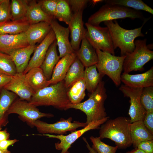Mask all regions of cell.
Here are the masks:
<instances>
[{"label": "cell", "instance_id": "1", "mask_svg": "<svg viewBox=\"0 0 153 153\" xmlns=\"http://www.w3.org/2000/svg\"><path fill=\"white\" fill-rule=\"evenodd\" d=\"M107 97L105 83L102 80L95 91L90 94L87 100L77 104L70 103L67 106L66 110L74 109L84 112L86 115V122L88 124L92 122L101 120L107 116L104 107Z\"/></svg>", "mask_w": 153, "mask_h": 153}, {"label": "cell", "instance_id": "2", "mask_svg": "<svg viewBox=\"0 0 153 153\" xmlns=\"http://www.w3.org/2000/svg\"><path fill=\"white\" fill-rule=\"evenodd\" d=\"M68 90L63 80L37 92L29 102L36 107L51 106L65 110L67 106L71 103L67 95Z\"/></svg>", "mask_w": 153, "mask_h": 153}, {"label": "cell", "instance_id": "3", "mask_svg": "<svg viewBox=\"0 0 153 153\" xmlns=\"http://www.w3.org/2000/svg\"><path fill=\"white\" fill-rule=\"evenodd\" d=\"M130 120L120 116L108 119L100 128L99 136L101 139H109L114 142L119 149H125L132 144L130 132Z\"/></svg>", "mask_w": 153, "mask_h": 153}, {"label": "cell", "instance_id": "4", "mask_svg": "<svg viewBox=\"0 0 153 153\" xmlns=\"http://www.w3.org/2000/svg\"><path fill=\"white\" fill-rule=\"evenodd\" d=\"M148 20V19H145L141 27L131 30L122 27L116 20L104 22L109 29L115 49L118 47L120 49L121 56H126L131 53L135 47V38L144 36L142 29Z\"/></svg>", "mask_w": 153, "mask_h": 153}, {"label": "cell", "instance_id": "5", "mask_svg": "<svg viewBox=\"0 0 153 153\" xmlns=\"http://www.w3.org/2000/svg\"><path fill=\"white\" fill-rule=\"evenodd\" d=\"M127 18L132 20L139 19L143 20L145 19L139 10L118 5L105 3L89 17L87 22L98 26L103 22Z\"/></svg>", "mask_w": 153, "mask_h": 153}, {"label": "cell", "instance_id": "6", "mask_svg": "<svg viewBox=\"0 0 153 153\" xmlns=\"http://www.w3.org/2000/svg\"><path fill=\"white\" fill-rule=\"evenodd\" d=\"M95 50L98 58V62L96 64L98 72L103 76H107L116 86H120L126 56H116L99 50Z\"/></svg>", "mask_w": 153, "mask_h": 153}, {"label": "cell", "instance_id": "7", "mask_svg": "<svg viewBox=\"0 0 153 153\" xmlns=\"http://www.w3.org/2000/svg\"><path fill=\"white\" fill-rule=\"evenodd\" d=\"M146 41V39L135 40L134 49L126 56L124 60L123 73L143 70L145 64L153 59V51L148 48Z\"/></svg>", "mask_w": 153, "mask_h": 153}, {"label": "cell", "instance_id": "8", "mask_svg": "<svg viewBox=\"0 0 153 153\" xmlns=\"http://www.w3.org/2000/svg\"><path fill=\"white\" fill-rule=\"evenodd\" d=\"M85 38L95 50L114 55L115 49L109 29L107 27L92 25L88 22Z\"/></svg>", "mask_w": 153, "mask_h": 153}, {"label": "cell", "instance_id": "9", "mask_svg": "<svg viewBox=\"0 0 153 153\" xmlns=\"http://www.w3.org/2000/svg\"><path fill=\"white\" fill-rule=\"evenodd\" d=\"M73 118L69 117L67 119L61 118L59 120L53 124H49L38 120L34 122L33 126H35L38 132L42 134H49L64 135L67 131L76 130L80 127H84L88 124L86 122L78 121L72 122Z\"/></svg>", "mask_w": 153, "mask_h": 153}, {"label": "cell", "instance_id": "10", "mask_svg": "<svg viewBox=\"0 0 153 153\" xmlns=\"http://www.w3.org/2000/svg\"><path fill=\"white\" fill-rule=\"evenodd\" d=\"M11 114H18L22 119L31 126L35 121L43 117L51 118L54 115L51 113L40 112L35 106L29 102L16 99L12 104L8 111V115Z\"/></svg>", "mask_w": 153, "mask_h": 153}, {"label": "cell", "instance_id": "11", "mask_svg": "<svg viewBox=\"0 0 153 153\" xmlns=\"http://www.w3.org/2000/svg\"><path fill=\"white\" fill-rule=\"evenodd\" d=\"M109 118V116L100 120L95 121L88 124L81 129L75 130L67 135H55L49 134L39 135L47 137L49 138L58 139L60 142L55 143L56 149L61 150V153H69L68 151L71 145L78 138L88 131L98 129L100 126L105 122Z\"/></svg>", "mask_w": 153, "mask_h": 153}, {"label": "cell", "instance_id": "12", "mask_svg": "<svg viewBox=\"0 0 153 153\" xmlns=\"http://www.w3.org/2000/svg\"><path fill=\"white\" fill-rule=\"evenodd\" d=\"M143 88L130 87L124 84H122L119 88L124 97L130 98L128 114L130 117L131 123L137 121H143L146 115V111L140 101Z\"/></svg>", "mask_w": 153, "mask_h": 153}, {"label": "cell", "instance_id": "13", "mask_svg": "<svg viewBox=\"0 0 153 153\" xmlns=\"http://www.w3.org/2000/svg\"><path fill=\"white\" fill-rule=\"evenodd\" d=\"M3 88L15 94L20 100L28 102L35 93L27 82L23 73H17Z\"/></svg>", "mask_w": 153, "mask_h": 153}, {"label": "cell", "instance_id": "14", "mask_svg": "<svg viewBox=\"0 0 153 153\" xmlns=\"http://www.w3.org/2000/svg\"><path fill=\"white\" fill-rule=\"evenodd\" d=\"M50 23L55 36L60 58L66 55L75 52L72 48L69 40L70 32L68 27L62 26L55 19Z\"/></svg>", "mask_w": 153, "mask_h": 153}, {"label": "cell", "instance_id": "15", "mask_svg": "<svg viewBox=\"0 0 153 153\" xmlns=\"http://www.w3.org/2000/svg\"><path fill=\"white\" fill-rule=\"evenodd\" d=\"M83 12L82 11L73 13L68 25L70 33V43L75 52L79 48L81 42L85 38L86 31L82 20Z\"/></svg>", "mask_w": 153, "mask_h": 153}, {"label": "cell", "instance_id": "16", "mask_svg": "<svg viewBox=\"0 0 153 153\" xmlns=\"http://www.w3.org/2000/svg\"><path fill=\"white\" fill-rule=\"evenodd\" d=\"M55 39L54 33L52 29L45 39L36 46L33 55L30 59L27 67L23 73L24 74H25L32 68L40 67L48 48Z\"/></svg>", "mask_w": 153, "mask_h": 153}, {"label": "cell", "instance_id": "17", "mask_svg": "<svg viewBox=\"0 0 153 153\" xmlns=\"http://www.w3.org/2000/svg\"><path fill=\"white\" fill-rule=\"evenodd\" d=\"M29 45L25 32L15 35H0V52L9 55L15 51Z\"/></svg>", "mask_w": 153, "mask_h": 153}, {"label": "cell", "instance_id": "18", "mask_svg": "<svg viewBox=\"0 0 153 153\" xmlns=\"http://www.w3.org/2000/svg\"><path fill=\"white\" fill-rule=\"evenodd\" d=\"M121 80L124 85L130 87L143 88L153 86V67L140 74L131 75L123 73Z\"/></svg>", "mask_w": 153, "mask_h": 153}, {"label": "cell", "instance_id": "19", "mask_svg": "<svg viewBox=\"0 0 153 153\" xmlns=\"http://www.w3.org/2000/svg\"><path fill=\"white\" fill-rule=\"evenodd\" d=\"M76 57L75 52L60 59L54 69L51 78L48 81V86L63 80L69 68Z\"/></svg>", "mask_w": 153, "mask_h": 153}, {"label": "cell", "instance_id": "20", "mask_svg": "<svg viewBox=\"0 0 153 153\" xmlns=\"http://www.w3.org/2000/svg\"><path fill=\"white\" fill-rule=\"evenodd\" d=\"M52 28L50 23L41 22L30 25L25 32L29 45L41 42L49 33Z\"/></svg>", "mask_w": 153, "mask_h": 153}, {"label": "cell", "instance_id": "21", "mask_svg": "<svg viewBox=\"0 0 153 153\" xmlns=\"http://www.w3.org/2000/svg\"><path fill=\"white\" fill-rule=\"evenodd\" d=\"M36 46V45H29L15 51L9 55L15 65L17 73L24 72Z\"/></svg>", "mask_w": 153, "mask_h": 153}, {"label": "cell", "instance_id": "22", "mask_svg": "<svg viewBox=\"0 0 153 153\" xmlns=\"http://www.w3.org/2000/svg\"><path fill=\"white\" fill-rule=\"evenodd\" d=\"M81 43L80 47L75 52L76 57L85 67L96 65L98 58L95 50L85 38Z\"/></svg>", "mask_w": 153, "mask_h": 153}, {"label": "cell", "instance_id": "23", "mask_svg": "<svg viewBox=\"0 0 153 153\" xmlns=\"http://www.w3.org/2000/svg\"><path fill=\"white\" fill-rule=\"evenodd\" d=\"M130 132L132 144L134 148H137L141 142L153 139V135L145 126L143 120L131 123Z\"/></svg>", "mask_w": 153, "mask_h": 153}, {"label": "cell", "instance_id": "24", "mask_svg": "<svg viewBox=\"0 0 153 153\" xmlns=\"http://www.w3.org/2000/svg\"><path fill=\"white\" fill-rule=\"evenodd\" d=\"M26 19L31 24L41 22L50 23L55 19L45 13L41 9L37 1L29 0V6Z\"/></svg>", "mask_w": 153, "mask_h": 153}, {"label": "cell", "instance_id": "25", "mask_svg": "<svg viewBox=\"0 0 153 153\" xmlns=\"http://www.w3.org/2000/svg\"><path fill=\"white\" fill-rule=\"evenodd\" d=\"M57 46L55 39L48 48L40 67L48 80L51 78L54 69L60 59L58 53Z\"/></svg>", "mask_w": 153, "mask_h": 153}, {"label": "cell", "instance_id": "26", "mask_svg": "<svg viewBox=\"0 0 153 153\" xmlns=\"http://www.w3.org/2000/svg\"><path fill=\"white\" fill-rule=\"evenodd\" d=\"M17 95L4 88L0 94V130L8 122L7 111L16 99Z\"/></svg>", "mask_w": 153, "mask_h": 153}, {"label": "cell", "instance_id": "27", "mask_svg": "<svg viewBox=\"0 0 153 153\" xmlns=\"http://www.w3.org/2000/svg\"><path fill=\"white\" fill-rule=\"evenodd\" d=\"M25 75L27 82L35 93L48 86V80L40 67L31 69Z\"/></svg>", "mask_w": 153, "mask_h": 153}, {"label": "cell", "instance_id": "28", "mask_svg": "<svg viewBox=\"0 0 153 153\" xmlns=\"http://www.w3.org/2000/svg\"><path fill=\"white\" fill-rule=\"evenodd\" d=\"M84 66L76 57L69 68L63 80L65 86L69 88L74 83L83 78Z\"/></svg>", "mask_w": 153, "mask_h": 153}, {"label": "cell", "instance_id": "29", "mask_svg": "<svg viewBox=\"0 0 153 153\" xmlns=\"http://www.w3.org/2000/svg\"><path fill=\"white\" fill-rule=\"evenodd\" d=\"M30 24L26 19L0 24V35H15L25 32Z\"/></svg>", "mask_w": 153, "mask_h": 153}, {"label": "cell", "instance_id": "30", "mask_svg": "<svg viewBox=\"0 0 153 153\" xmlns=\"http://www.w3.org/2000/svg\"><path fill=\"white\" fill-rule=\"evenodd\" d=\"M103 76L97 71L96 65L86 67L83 79L88 92L91 94L95 91Z\"/></svg>", "mask_w": 153, "mask_h": 153}, {"label": "cell", "instance_id": "31", "mask_svg": "<svg viewBox=\"0 0 153 153\" xmlns=\"http://www.w3.org/2000/svg\"><path fill=\"white\" fill-rule=\"evenodd\" d=\"M86 89L83 78L74 83L67 92V95L70 103L76 104L81 103L85 96Z\"/></svg>", "mask_w": 153, "mask_h": 153}, {"label": "cell", "instance_id": "32", "mask_svg": "<svg viewBox=\"0 0 153 153\" xmlns=\"http://www.w3.org/2000/svg\"><path fill=\"white\" fill-rule=\"evenodd\" d=\"M29 0H12L10 1L11 20L26 19L29 6Z\"/></svg>", "mask_w": 153, "mask_h": 153}, {"label": "cell", "instance_id": "33", "mask_svg": "<svg viewBox=\"0 0 153 153\" xmlns=\"http://www.w3.org/2000/svg\"><path fill=\"white\" fill-rule=\"evenodd\" d=\"M106 3L116 5L137 10H142L153 14V9L141 0H106Z\"/></svg>", "mask_w": 153, "mask_h": 153}, {"label": "cell", "instance_id": "34", "mask_svg": "<svg viewBox=\"0 0 153 153\" xmlns=\"http://www.w3.org/2000/svg\"><path fill=\"white\" fill-rule=\"evenodd\" d=\"M73 14L66 0H58L54 16L55 19L68 25Z\"/></svg>", "mask_w": 153, "mask_h": 153}, {"label": "cell", "instance_id": "35", "mask_svg": "<svg viewBox=\"0 0 153 153\" xmlns=\"http://www.w3.org/2000/svg\"><path fill=\"white\" fill-rule=\"evenodd\" d=\"M0 73L13 76L17 73L11 56L0 52Z\"/></svg>", "mask_w": 153, "mask_h": 153}, {"label": "cell", "instance_id": "36", "mask_svg": "<svg viewBox=\"0 0 153 153\" xmlns=\"http://www.w3.org/2000/svg\"><path fill=\"white\" fill-rule=\"evenodd\" d=\"M140 101L146 112L153 111V86L143 88Z\"/></svg>", "mask_w": 153, "mask_h": 153}, {"label": "cell", "instance_id": "37", "mask_svg": "<svg viewBox=\"0 0 153 153\" xmlns=\"http://www.w3.org/2000/svg\"><path fill=\"white\" fill-rule=\"evenodd\" d=\"M90 138L93 143L92 148L96 153H116L118 149L117 146H111L103 142L99 137L91 136Z\"/></svg>", "mask_w": 153, "mask_h": 153}, {"label": "cell", "instance_id": "38", "mask_svg": "<svg viewBox=\"0 0 153 153\" xmlns=\"http://www.w3.org/2000/svg\"><path fill=\"white\" fill-rule=\"evenodd\" d=\"M37 1L41 9L45 13L54 17L58 0H41Z\"/></svg>", "mask_w": 153, "mask_h": 153}, {"label": "cell", "instance_id": "39", "mask_svg": "<svg viewBox=\"0 0 153 153\" xmlns=\"http://www.w3.org/2000/svg\"><path fill=\"white\" fill-rule=\"evenodd\" d=\"M10 1L3 0L0 4V24L11 20Z\"/></svg>", "mask_w": 153, "mask_h": 153}, {"label": "cell", "instance_id": "40", "mask_svg": "<svg viewBox=\"0 0 153 153\" xmlns=\"http://www.w3.org/2000/svg\"><path fill=\"white\" fill-rule=\"evenodd\" d=\"M72 12L75 13L83 11L90 1L88 0H66Z\"/></svg>", "mask_w": 153, "mask_h": 153}, {"label": "cell", "instance_id": "41", "mask_svg": "<svg viewBox=\"0 0 153 153\" xmlns=\"http://www.w3.org/2000/svg\"><path fill=\"white\" fill-rule=\"evenodd\" d=\"M137 148L146 153H153V140L142 141L137 145Z\"/></svg>", "mask_w": 153, "mask_h": 153}, {"label": "cell", "instance_id": "42", "mask_svg": "<svg viewBox=\"0 0 153 153\" xmlns=\"http://www.w3.org/2000/svg\"><path fill=\"white\" fill-rule=\"evenodd\" d=\"M143 121L146 127L153 135V111L146 112Z\"/></svg>", "mask_w": 153, "mask_h": 153}, {"label": "cell", "instance_id": "43", "mask_svg": "<svg viewBox=\"0 0 153 153\" xmlns=\"http://www.w3.org/2000/svg\"><path fill=\"white\" fill-rule=\"evenodd\" d=\"M12 76L0 73V88H3L11 80Z\"/></svg>", "mask_w": 153, "mask_h": 153}, {"label": "cell", "instance_id": "44", "mask_svg": "<svg viewBox=\"0 0 153 153\" xmlns=\"http://www.w3.org/2000/svg\"><path fill=\"white\" fill-rule=\"evenodd\" d=\"M16 139H7L0 141V149L3 150H7L9 146L12 145L17 142Z\"/></svg>", "mask_w": 153, "mask_h": 153}, {"label": "cell", "instance_id": "45", "mask_svg": "<svg viewBox=\"0 0 153 153\" xmlns=\"http://www.w3.org/2000/svg\"><path fill=\"white\" fill-rule=\"evenodd\" d=\"M10 134L6 129L0 130V141L8 139Z\"/></svg>", "mask_w": 153, "mask_h": 153}, {"label": "cell", "instance_id": "46", "mask_svg": "<svg viewBox=\"0 0 153 153\" xmlns=\"http://www.w3.org/2000/svg\"><path fill=\"white\" fill-rule=\"evenodd\" d=\"M83 139L86 144L87 148L89 150V153H96L94 149L92 147L90 146L86 139L85 138L83 137Z\"/></svg>", "mask_w": 153, "mask_h": 153}, {"label": "cell", "instance_id": "47", "mask_svg": "<svg viewBox=\"0 0 153 153\" xmlns=\"http://www.w3.org/2000/svg\"><path fill=\"white\" fill-rule=\"evenodd\" d=\"M126 153H146L142 150L136 148Z\"/></svg>", "mask_w": 153, "mask_h": 153}, {"label": "cell", "instance_id": "48", "mask_svg": "<svg viewBox=\"0 0 153 153\" xmlns=\"http://www.w3.org/2000/svg\"><path fill=\"white\" fill-rule=\"evenodd\" d=\"M102 1H103L101 0H94L91 1V2H92L93 4L95 5L97 3L102 2Z\"/></svg>", "mask_w": 153, "mask_h": 153}, {"label": "cell", "instance_id": "49", "mask_svg": "<svg viewBox=\"0 0 153 153\" xmlns=\"http://www.w3.org/2000/svg\"><path fill=\"white\" fill-rule=\"evenodd\" d=\"M0 153H11L8 150H3L0 149Z\"/></svg>", "mask_w": 153, "mask_h": 153}, {"label": "cell", "instance_id": "50", "mask_svg": "<svg viewBox=\"0 0 153 153\" xmlns=\"http://www.w3.org/2000/svg\"><path fill=\"white\" fill-rule=\"evenodd\" d=\"M2 1H3V0H0V4Z\"/></svg>", "mask_w": 153, "mask_h": 153}, {"label": "cell", "instance_id": "51", "mask_svg": "<svg viewBox=\"0 0 153 153\" xmlns=\"http://www.w3.org/2000/svg\"><path fill=\"white\" fill-rule=\"evenodd\" d=\"M2 88H0V94L1 92V89H2Z\"/></svg>", "mask_w": 153, "mask_h": 153}]
</instances>
